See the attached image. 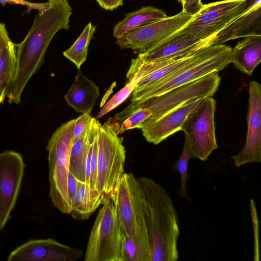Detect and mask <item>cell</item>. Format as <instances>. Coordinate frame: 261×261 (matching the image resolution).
<instances>
[{
    "mask_svg": "<svg viewBox=\"0 0 261 261\" xmlns=\"http://www.w3.org/2000/svg\"><path fill=\"white\" fill-rule=\"evenodd\" d=\"M177 1H178L179 3H180L182 0H177Z\"/></svg>",
    "mask_w": 261,
    "mask_h": 261,
    "instance_id": "cell-34",
    "label": "cell"
},
{
    "mask_svg": "<svg viewBox=\"0 0 261 261\" xmlns=\"http://www.w3.org/2000/svg\"><path fill=\"white\" fill-rule=\"evenodd\" d=\"M119 130L112 117L98 128L97 188L105 200L124 173L126 151Z\"/></svg>",
    "mask_w": 261,
    "mask_h": 261,
    "instance_id": "cell-5",
    "label": "cell"
},
{
    "mask_svg": "<svg viewBox=\"0 0 261 261\" xmlns=\"http://www.w3.org/2000/svg\"><path fill=\"white\" fill-rule=\"evenodd\" d=\"M0 3L3 5L9 4L25 6L27 7L26 11H28V13H30L32 10H37L38 12L41 13L45 10L50 5V0L44 3H32L25 0H0Z\"/></svg>",
    "mask_w": 261,
    "mask_h": 261,
    "instance_id": "cell-28",
    "label": "cell"
},
{
    "mask_svg": "<svg viewBox=\"0 0 261 261\" xmlns=\"http://www.w3.org/2000/svg\"><path fill=\"white\" fill-rule=\"evenodd\" d=\"M220 81L217 72L211 73L142 103H132L128 107L131 109L144 108L151 112V115L142 123L141 129L191 100L213 96L218 89Z\"/></svg>",
    "mask_w": 261,
    "mask_h": 261,
    "instance_id": "cell-8",
    "label": "cell"
},
{
    "mask_svg": "<svg viewBox=\"0 0 261 261\" xmlns=\"http://www.w3.org/2000/svg\"><path fill=\"white\" fill-rule=\"evenodd\" d=\"M102 204L90 232L84 261H123L120 224L110 195Z\"/></svg>",
    "mask_w": 261,
    "mask_h": 261,
    "instance_id": "cell-6",
    "label": "cell"
},
{
    "mask_svg": "<svg viewBox=\"0 0 261 261\" xmlns=\"http://www.w3.org/2000/svg\"><path fill=\"white\" fill-rule=\"evenodd\" d=\"M99 95L98 86L77 68L75 80L64 97L77 113L90 114Z\"/></svg>",
    "mask_w": 261,
    "mask_h": 261,
    "instance_id": "cell-17",
    "label": "cell"
},
{
    "mask_svg": "<svg viewBox=\"0 0 261 261\" xmlns=\"http://www.w3.org/2000/svg\"><path fill=\"white\" fill-rule=\"evenodd\" d=\"M16 61V47L10 40L0 54V75L7 73L12 78L15 70Z\"/></svg>",
    "mask_w": 261,
    "mask_h": 261,
    "instance_id": "cell-26",
    "label": "cell"
},
{
    "mask_svg": "<svg viewBox=\"0 0 261 261\" xmlns=\"http://www.w3.org/2000/svg\"><path fill=\"white\" fill-rule=\"evenodd\" d=\"M231 50L230 46L224 44L199 49L186 64L159 82L133 93L132 103H142L211 73L223 70L230 63Z\"/></svg>",
    "mask_w": 261,
    "mask_h": 261,
    "instance_id": "cell-3",
    "label": "cell"
},
{
    "mask_svg": "<svg viewBox=\"0 0 261 261\" xmlns=\"http://www.w3.org/2000/svg\"><path fill=\"white\" fill-rule=\"evenodd\" d=\"M50 5L36 15L24 39L16 44V66L6 96L9 104H18L31 77L43 64L49 44L62 29L68 30L72 8L67 0H50Z\"/></svg>",
    "mask_w": 261,
    "mask_h": 261,
    "instance_id": "cell-1",
    "label": "cell"
},
{
    "mask_svg": "<svg viewBox=\"0 0 261 261\" xmlns=\"http://www.w3.org/2000/svg\"><path fill=\"white\" fill-rule=\"evenodd\" d=\"M11 79V76L7 73H4L0 75V103L4 102L6 96Z\"/></svg>",
    "mask_w": 261,
    "mask_h": 261,
    "instance_id": "cell-30",
    "label": "cell"
},
{
    "mask_svg": "<svg viewBox=\"0 0 261 261\" xmlns=\"http://www.w3.org/2000/svg\"><path fill=\"white\" fill-rule=\"evenodd\" d=\"M75 119L62 124L52 135L47 145L49 197L60 212L70 214L71 202L68 192L69 161Z\"/></svg>",
    "mask_w": 261,
    "mask_h": 261,
    "instance_id": "cell-4",
    "label": "cell"
},
{
    "mask_svg": "<svg viewBox=\"0 0 261 261\" xmlns=\"http://www.w3.org/2000/svg\"><path fill=\"white\" fill-rule=\"evenodd\" d=\"M10 40L6 24L0 23V54L4 46Z\"/></svg>",
    "mask_w": 261,
    "mask_h": 261,
    "instance_id": "cell-33",
    "label": "cell"
},
{
    "mask_svg": "<svg viewBox=\"0 0 261 261\" xmlns=\"http://www.w3.org/2000/svg\"><path fill=\"white\" fill-rule=\"evenodd\" d=\"M92 117L90 114L83 113L75 119L72 144L84 137L89 129Z\"/></svg>",
    "mask_w": 261,
    "mask_h": 261,
    "instance_id": "cell-27",
    "label": "cell"
},
{
    "mask_svg": "<svg viewBox=\"0 0 261 261\" xmlns=\"http://www.w3.org/2000/svg\"><path fill=\"white\" fill-rule=\"evenodd\" d=\"M203 98L191 100L165 114L150 125L141 128L146 141L157 145L181 130L188 115Z\"/></svg>",
    "mask_w": 261,
    "mask_h": 261,
    "instance_id": "cell-15",
    "label": "cell"
},
{
    "mask_svg": "<svg viewBox=\"0 0 261 261\" xmlns=\"http://www.w3.org/2000/svg\"><path fill=\"white\" fill-rule=\"evenodd\" d=\"M83 251L52 238L30 240L12 250L8 261H75Z\"/></svg>",
    "mask_w": 261,
    "mask_h": 261,
    "instance_id": "cell-13",
    "label": "cell"
},
{
    "mask_svg": "<svg viewBox=\"0 0 261 261\" xmlns=\"http://www.w3.org/2000/svg\"><path fill=\"white\" fill-rule=\"evenodd\" d=\"M1 231V228H0V231Z\"/></svg>",
    "mask_w": 261,
    "mask_h": 261,
    "instance_id": "cell-36",
    "label": "cell"
},
{
    "mask_svg": "<svg viewBox=\"0 0 261 261\" xmlns=\"http://www.w3.org/2000/svg\"><path fill=\"white\" fill-rule=\"evenodd\" d=\"M97 208L91 199L89 185L78 181L76 191L71 200L70 214L75 219L86 220Z\"/></svg>",
    "mask_w": 261,
    "mask_h": 261,
    "instance_id": "cell-22",
    "label": "cell"
},
{
    "mask_svg": "<svg viewBox=\"0 0 261 261\" xmlns=\"http://www.w3.org/2000/svg\"><path fill=\"white\" fill-rule=\"evenodd\" d=\"M193 158L190 150L189 142L185 137V141L182 153L178 160L172 166V170L178 172L181 176V182L178 194L188 200H191L189 197L186 188V182L188 179V167L189 161Z\"/></svg>",
    "mask_w": 261,
    "mask_h": 261,
    "instance_id": "cell-25",
    "label": "cell"
},
{
    "mask_svg": "<svg viewBox=\"0 0 261 261\" xmlns=\"http://www.w3.org/2000/svg\"><path fill=\"white\" fill-rule=\"evenodd\" d=\"M137 180L142 191L151 261H176L179 258V227L173 201L166 191L153 179L142 177Z\"/></svg>",
    "mask_w": 261,
    "mask_h": 261,
    "instance_id": "cell-2",
    "label": "cell"
},
{
    "mask_svg": "<svg viewBox=\"0 0 261 261\" xmlns=\"http://www.w3.org/2000/svg\"><path fill=\"white\" fill-rule=\"evenodd\" d=\"M254 1L224 0L203 5L184 26L152 46L164 45L186 34L192 35L201 41L243 14Z\"/></svg>",
    "mask_w": 261,
    "mask_h": 261,
    "instance_id": "cell-7",
    "label": "cell"
},
{
    "mask_svg": "<svg viewBox=\"0 0 261 261\" xmlns=\"http://www.w3.org/2000/svg\"><path fill=\"white\" fill-rule=\"evenodd\" d=\"M100 123L92 119L86 135L72 145L69 161V172L78 181L85 182L86 165L90 146L93 142Z\"/></svg>",
    "mask_w": 261,
    "mask_h": 261,
    "instance_id": "cell-19",
    "label": "cell"
},
{
    "mask_svg": "<svg viewBox=\"0 0 261 261\" xmlns=\"http://www.w3.org/2000/svg\"><path fill=\"white\" fill-rule=\"evenodd\" d=\"M25 1H31V0H25Z\"/></svg>",
    "mask_w": 261,
    "mask_h": 261,
    "instance_id": "cell-35",
    "label": "cell"
},
{
    "mask_svg": "<svg viewBox=\"0 0 261 261\" xmlns=\"http://www.w3.org/2000/svg\"><path fill=\"white\" fill-rule=\"evenodd\" d=\"M216 100L212 96L203 98L188 115L181 130L187 138L193 158L206 161L218 148L215 113Z\"/></svg>",
    "mask_w": 261,
    "mask_h": 261,
    "instance_id": "cell-9",
    "label": "cell"
},
{
    "mask_svg": "<svg viewBox=\"0 0 261 261\" xmlns=\"http://www.w3.org/2000/svg\"><path fill=\"white\" fill-rule=\"evenodd\" d=\"M98 5L106 10L112 11L122 6L123 0H96Z\"/></svg>",
    "mask_w": 261,
    "mask_h": 261,
    "instance_id": "cell-31",
    "label": "cell"
},
{
    "mask_svg": "<svg viewBox=\"0 0 261 261\" xmlns=\"http://www.w3.org/2000/svg\"><path fill=\"white\" fill-rule=\"evenodd\" d=\"M22 155L12 150L0 153V228L5 227L15 207L24 175Z\"/></svg>",
    "mask_w": 261,
    "mask_h": 261,
    "instance_id": "cell-11",
    "label": "cell"
},
{
    "mask_svg": "<svg viewBox=\"0 0 261 261\" xmlns=\"http://www.w3.org/2000/svg\"><path fill=\"white\" fill-rule=\"evenodd\" d=\"M180 4L182 11L192 16L196 14L203 5L201 0H182Z\"/></svg>",
    "mask_w": 261,
    "mask_h": 261,
    "instance_id": "cell-29",
    "label": "cell"
},
{
    "mask_svg": "<svg viewBox=\"0 0 261 261\" xmlns=\"http://www.w3.org/2000/svg\"><path fill=\"white\" fill-rule=\"evenodd\" d=\"M200 41L190 34L182 35L164 45L152 46L138 57L146 62L172 58L191 50Z\"/></svg>",
    "mask_w": 261,
    "mask_h": 261,
    "instance_id": "cell-20",
    "label": "cell"
},
{
    "mask_svg": "<svg viewBox=\"0 0 261 261\" xmlns=\"http://www.w3.org/2000/svg\"><path fill=\"white\" fill-rule=\"evenodd\" d=\"M261 26V0H255L243 14L220 30L200 41L201 48L223 44L240 38L259 34Z\"/></svg>",
    "mask_w": 261,
    "mask_h": 261,
    "instance_id": "cell-14",
    "label": "cell"
},
{
    "mask_svg": "<svg viewBox=\"0 0 261 261\" xmlns=\"http://www.w3.org/2000/svg\"><path fill=\"white\" fill-rule=\"evenodd\" d=\"M260 61V34L244 37L232 48L230 63L244 73L251 75Z\"/></svg>",
    "mask_w": 261,
    "mask_h": 261,
    "instance_id": "cell-18",
    "label": "cell"
},
{
    "mask_svg": "<svg viewBox=\"0 0 261 261\" xmlns=\"http://www.w3.org/2000/svg\"><path fill=\"white\" fill-rule=\"evenodd\" d=\"M249 95L245 144L237 155L231 157L238 167L261 162V86L258 82H250Z\"/></svg>",
    "mask_w": 261,
    "mask_h": 261,
    "instance_id": "cell-12",
    "label": "cell"
},
{
    "mask_svg": "<svg viewBox=\"0 0 261 261\" xmlns=\"http://www.w3.org/2000/svg\"><path fill=\"white\" fill-rule=\"evenodd\" d=\"M110 195L116 208L122 235L134 237L137 230V223L128 173H123Z\"/></svg>",
    "mask_w": 261,
    "mask_h": 261,
    "instance_id": "cell-16",
    "label": "cell"
},
{
    "mask_svg": "<svg viewBox=\"0 0 261 261\" xmlns=\"http://www.w3.org/2000/svg\"><path fill=\"white\" fill-rule=\"evenodd\" d=\"M144 76L145 74L138 70L126 74L128 83L108 100L98 112L96 118L101 117L124 101L133 92L137 84Z\"/></svg>",
    "mask_w": 261,
    "mask_h": 261,
    "instance_id": "cell-24",
    "label": "cell"
},
{
    "mask_svg": "<svg viewBox=\"0 0 261 261\" xmlns=\"http://www.w3.org/2000/svg\"><path fill=\"white\" fill-rule=\"evenodd\" d=\"M167 17L168 16L163 10L152 6L143 7L125 14L124 18L115 25L113 35L116 39L119 38L130 30Z\"/></svg>",
    "mask_w": 261,
    "mask_h": 261,
    "instance_id": "cell-21",
    "label": "cell"
},
{
    "mask_svg": "<svg viewBox=\"0 0 261 261\" xmlns=\"http://www.w3.org/2000/svg\"><path fill=\"white\" fill-rule=\"evenodd\" d=\"M77 181L76 178L69 172L68 178V192L71 202L76 191Z\"/></svg>",
    "mask_w": 261,
    "mask_h": 261,
    "instance_id": "cell-32",
    "label": "cell"
},
{
    "mask_svg": "<svg viewBox=\"0 0 261 261\" xmlns=\"http://www.w3.org/2000/svg\"><path fill=\"white\" fill-rule=\"evenodd\" d=\"M95 30L96 27L89 22L74 43L63 53V55L71 61L77 68L80 69L87 59L89 44Z\"/></svg>",
    "mask_w": 261,
    "mask_h": 261,
    "instance_id": "cell-23",
    "label": "cell"
},
{
    "mask_svg": "<svg viewBox=\"0 0 261 261\" xmlns=\"http://www.w3.org/2000/svg\"><path fill=\"white\" fill-rule=\"evenodd\" d=\"M192 17L181 11L174 16L130 30L116 39V43L121 49L130 48L143 53L180 29Z\"/></svg>",
    "mask_w": 261,
    "mask_h": 261,
    "instance_id": "cell-10",
    "label": "cell"
}]
</instances>
